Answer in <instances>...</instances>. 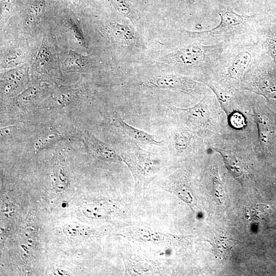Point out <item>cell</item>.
<instances>
[{"mask_svg": "<svg viewBox=\"0 0 276 276\" xmlns=\"http://www.w3.org/2000/svg\"><path fill=\"white\" fill-rule=\"evenodd\" d=\"M52 185L57 191H61L66 186L68 179L63 168L56 165L52 174Z\"/></svg>", "mask_w": 276, "mask_h": 276, "instance_id": "obj_13", "label": "cell"}, {"mask_svg": "<svg viewBox=\"0 0 276 276\" xmlns=\"http://www.w3.org/2000/svg\"><path fill=\"white\" fill-rule=\"evenodd\" d=\"M192 136L187 132L174 131L170 137V148L177 152L187 151L190 147Z\"/></svg>", "mask_w": 276, "mask_h": 276, "instance_id": "obj_10", "label": "cell"}, {"mask_svg": "<svg viewBox=\"0 0 276 276\" xmlns=\"http://www.w3.org/2000/svg\"><path fill=\"white\" fill-rule=\"evenodd\" d=\"M258 123L260 139L263 143H265L269 140L268 137L270 133L269 125L266 120L262 117L258 118Z\"/></svg>", "mask_w": 276, "mask_h": 276, "instance_id": "obj_16", "label": "cell"}, {"mask_svg": "<svg viewBox=\"0 0 276 276\" xmlns=\"http://www.w3.org/2000/svg\"><path fill=\"white\" fill-rule=\"evenodd\" d=\"M83 59L82 56L73 51L70 52L68 57L64 61L65 67L70 70H76L83 66Z\"/></svg>", "mask_w": 276, "mask_h": 276, "instance_id": "obj_15", "label": "cell"}, {"mask_svg": "<svg viewBox=\"0 0 276 276\" xmlns=\"http://www.w3.org/2000/svg\"><path fill=\"white\" fill-rule=\"evenodd\" d=\"M203 98L198 104L191 107L176 108L185 113L192 124L196 126H202L208 121L209 118V110Z\"/></svg>", "mask_w": 276, "mask_h": 276, "instance_id": "obj_8", "label": "cell"}, {"mask_svg": "<svg viewBox=\"0 0 276 276\" xmlns=\"http://www.w3.org/2000/svg\"><path fill=\"white\" fill-rule=\"evenodd\" d=\"M208 49V47L200 44H190L164 55L158 61L170 66H196L204 62Z\"/></svg>", "mask_w": 276, "mask_h": 276, "instance_id": "obj_2", "label": "cell"}, {"mask_svg": "<svg viewBox=\"0 0 276 276\" xmlns=\"http://www.w3.org/2000/svg\"><path fill=\"white\" fill-rule=\"evenodd\" d=\"M107 30L110 37L116 42L128 47L141 49L145 48L138 34L127 25L112 22L108 25Z\"/></svg>", "mask_w": 276, "mask_h": 276, "instance_id": "obj_6", "label": "cell"}, {"mask_svg": "<svg viewBox=\"0 0 276 276\" xmlns=\"http://www.w3.org/2000/svg\"><path fill=\"white\" fill-rule=\"evenodd\" d=\"M251 60L249 52L243 51L234 58L228 69V73L233 78H240L247 69Z\"/></svg>", "mask_w": 276, "mask_h": 276, "instance_id": "obj_9", "label": "cell"}, {"mask_svg": "<svg viewBox=\"0 0 276 276\" xmlns=\"http://www.w3.org/2000/svg\"><path fill=\"white\" fill-rule=\"evenodd\" d=\"M114 125L118 131L129 143L161 146L163 141H157L154 135L128 124L118 113L114 115Z\"/></svg>", "mask_w": 276, "mask_h": 276, "instance_id": "obj_4", "label": "cell"}, {"mask_svg": "<svg viewBox=\"0 0 276 276\" xmlns=\"http://www.w3.org/2000/svg\"><path fill=\"white\" fill-rule=\"evenodd\" d=\"M224 159L232 173L236 177H239L242 174V168L237 158L229 153H224Z\"/></svg>", "mask_w": 276, "mask_h": 276, "instance_id": "obj_14", "label": "cell"}, {"mask_svg": "<svg viewBox=\"0 0 276 276\" xmlns=\"http://www.w3.org/2000/svg\"><path fill=\"white\" fill-rule=\"evenodd\" d=\"M148 88L180 91L192 94L197 91V83L187 77L172 74L156 76L142 83Z\"/></svg>", "mask_w": 276, "mask_h": 276, "instance_id": "obj_3", "label": "cell"}, {"mask_svg": "<svg viewBox=\"0 0 276 276\" xmlns=\"http://www.w3.org/2000/svg\"><path fill=\"white\" fill-rule=\"evenodd\" d=\"M59 139V136L57 134L54 132L48 133L39 140L37 143L36 147L38 149L43 148L47 146L51 145L52 143L56 141Z\"/></svg>", "mask_w": 276, "mask_h": 276, "instance_id": "obj_17", "label": "cell"}, {"mask_svg": "<svg viewBox=\"0 0 276 276\" xmlns=\"http://www.w3.org/2000/svg\"><path fill=\"white\" fill-rule=\"evenodd\" d=\"M132 172L136 183L146 185L155 176L160 168L158 158L153 153L129 143L121 155Z\"/></svg>", "mask_w": 276, "mask_h": 276, "instance_id": "obj_1", "label": "cell"}, {"mask_svg": "<svg viewBox=\"0 0 276 276\" xmlns=\"http://www.w3.org/2000/svg\"><path fill=\"white\" fill-rule=\"evenodd\" d=\"M231 122L233 126L236 127H240L244 125V119L241 114L236 113L232 116Z\"/></svg>", "mask_w": 276, "mask_h": 276, "instance_id": "obj_18", "label": "cell"}, {"mask_svg": "<svg viewBox=\"0 0 276 276\" xmlns=\"http://www.w3.org/2000/svg\"><path fill=\"white\" fill-rule=\"evenodd\" d=\"M269 50L273 57L276 60V40H269Z\"/></svg>", "mask_w": 276, "mask_h": 276, "instance_id": "obj_19", "label": "cell"}, {"mask_svg": "<svg viewBox=\"0 0 276 276\" xmlns=\"http://www.w3.org/2000/svg\"><path fill=\"white\" fill-rule=\"evenodd\" d=\"M221 21L215 28L204 31L194 32L185 30L186 33L192 38H203L224 33L242 25L245 20V16L233 11H227L219 14Z\"/></svg>", "mask_w": 276, "mask_h": 276, "instance_id": "obj_5", "label": "cell"}, {"mask_svg": "<svg viewBox=\"0 0 276 276\" xmlns=\"http://www.w3.org/2000/svg\"><path fill=\"white\" fill-rule=\"evenodd\" d=\"M258 87L261 93L267 98L276 101V81L269 77L261 78Z\"/></svg>", "mask_w": 276, "mask_h": 276, "instance_id": "obj_12", "label": "cell"}, {"mask_svg": "<svg viewBox=\"0 0 276 276\" xmlns=\"http://www.w3.org/2000/svg\"><path fill=\"white\" fill-rule=\"evenodd\" d=\"M85 139L89 150L97 158L114 162L122 160L112 148L93 135L87 133Z\"/></svg>", "mask_w": 276, "mask_h": 276, "instance_id": "obj_7", "label": "cell"}, {"mask_svg": "<svg viewBox=\"0 0 276 276\" xmlns=\"http://www.w3.org/2000/svg\"><path fill=\"white\" fill-rule=\"evenodd\" d=\"M113 8L122 15L135 22L138 20L135 11L125 0H109Z\"/></svg>", "mask_w": 276, "mask_h": 276, "instance_id": "obj_11", "label": "cell"}]
</instances>
